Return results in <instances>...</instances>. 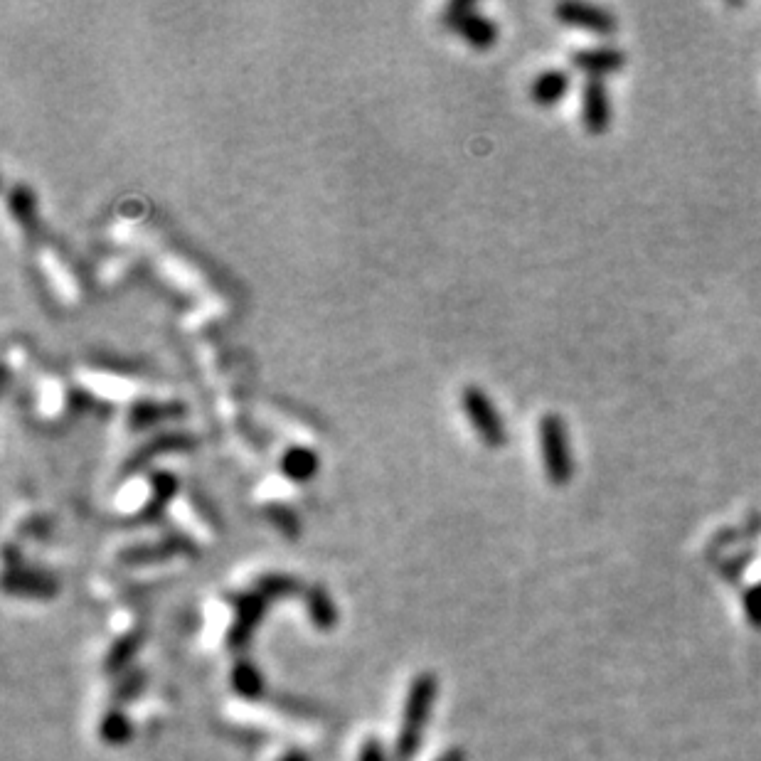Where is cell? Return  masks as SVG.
I'll return each instance as SVG.
<instances>
[{
    "mask_svg": "<svg viewBox=\"0 0 761 761\" xmlns=\"http://www.w3.org/2000/svg\"><path fill=\"white\" fill-rule=\"evenodd\" d=\"M232 688L234 693H239L242 697H259L264 693V678L252 663H237L232 670Z\"/></svg>",
    "mask_w": 761,
    "mask_h": 761,
    "instance_id": "8fae6325",
    "label": "cell"
},
{
    "mask_svg": "<svg viewBox=\"0 0 761 761\" xmlns=\"http://www.w3.org/2000/svg\"><path fill=\"white\" fill-rule=\"evenodd\" d=\"M281 761H308L303 754H289V757H284Z\"/></svg>",
    "mask_w": 761,
    "mask_h": 761,
    "instance_id": "ffe728a7",
    "label": "cell"
},
{
    "mask_svg": "<svg viewBox=\"0 0 761 761\" xmlns=\"http://www.w3.org/2000/svg\"><path fill=\"white\" fill-rule=\"evenodd\" d=\"M8 205L18 222H28L30 217L35 215V198L33 193H30V188H25V185H15V188L10 190Z\"/></svg>",
    "mask_w": 761,
    "mask_h": 761,
    "instance_id": "5bb4252c",
    "label": "cell"
},
{
    "mask_svg": "<svg viewBox=\"0 0 761 761\" xmlns=\"http://www.w3.org/2000/svg\"><path fill=\"white\" fill-rule=\"evenodd\" d=\"M306 609H308V616H311L313 624H316L318 629H323V631H328L335 624V621H338V614H335V604L323 587L308 589Z\"/></svg>",
    "mask_w": 761,
    "mask_h": 761,
    "instance_id": "30bf717a",
    "label": "cell"
},
{
    "mask_svg": "<svg viewBox=\"0 0 761 761\" xmlns=\"http://www.w3.org/2000/svg\"><path fill=\"white\" fill-rule=\"evenodd\" d=\"M439 761H466V754L461 749H449L444 757H439Z\"/></svg>",
    "mask_w": 761,
    "mask_h": 761,
    "instance_id": "d6986e66",
    "label": "cell"
},
{
    "mask_svg": "<svg viewBox=\"0 0 761 761\" xmlns=\"http://www.w3.org/2000/svg\"><path fill=\"white\" fill-rule=\"evenodd\" d=\"M269 510H271L269 518L274 520L276 525H281V528L289 532V535H298V520L289 508H284V505H276V508H269Z\"/></svg>",
    "mask_w": 761,
    "mask_h": 761,
    "instance_id": "e0dca14e",
    "label": "cell"
},
{
    "mask_svg": "<svg viewBox=\"0 0 761 761\" xmlns=\"http://www.w3.org/2000/svg\"><path fill=\"white\" fill-rule=\"evenodd\" d=\"M358 761H390V759H387V749L382 747L380 739H367L363 749H360Z\"/></svg>",
    "mask_w": 761,
    "mask_h": 761,
    "instance_id": "ac0fdd59",
    "label": "cell"
},
{
    "mask_svg": "<svg viewBox=\"0 0 761 761\" xmlns=\"http://www.w3.org/2000/svg\"><path fill=\"white\" fill-rule=\"evenodd\" d=\"M444 23L464 37L473 50H488L498 40V25L466 0H456V3L446 5Z\"/></svg>",
    "mask_w": 761,
    "mask_h": 761,
    "instance_id": "3957f363",
    "label": "cell"
},
{
    "mask_svg": "<svg viewBox=\"0 0 761 761\" xmlns=\"http://www.w3.org/2000/svg\"><path fill=\"white\" fill-rule=\"evenodd\" d=\"M557 20L569 28L587 30V33L596 35H609L616 30L614 15H609L606 10L596 8V5L587 3H562L555 8Z\"/></svg>",
    "mask_w": 761,
    "mask_h": 761,
    "instance_id": "5b68a950",
    "label": "cell"
},
{
    "mask_svg": "<svg viewBox=\"0 0 761 761\" xmlns=\"http://www.w3.org/2000/svg\"><path fill=\"white\" fill-rule=\"evenodd\" d=\"M163 412H175V407H163V404H136L131 409V427H148V424L158 422Z\"/></svg>",
    "mask_w": 761,
    "mask_h": 761,
    "instance_id": "9a60e30c",
    "label": "cell"
},
{
    "mask_svg": "<svg viewBox=\"0 0 761 761\" xmlns=\"http://www.w3.org/2000/svg\"><path fill=\"white\" fill-rule=\"evenodd\" d=\"M582 124L589 133H604L611 124V104L601 79H589L582 89Z\"/></svg>",
    "mask_w": 761,
    "mask_h": 761,
    "instance_id": "8992f818",
    "label": "cell"
},
{
    "mask_svg": "<svg viewBox=\"0 0 761 761\" xmlns=\"http://www.w3.org/2000/svg\"><path fill=\"white\" fill-rule=\"evenodd\" d=\"M259 587H262V592H259L262 596H286L294 594V587H298V584L291 577H286V574H276V577H264L259 582Z\"/></svg>",
    "mask_w": 761,
    "mask_h": 761,
    "instance_id": "2e32d148",
    "label": "cell"
},
{
    "mask_svg": "<svg viewBox=\"0 0 761 761\" xmlns=\"http://www.w3.org/2000/svg\"><path fill=\"white\" fill-rule=\"evenodd\" d=\"M540 454L547 481L555 483V486H564L572 478L574 464L572 454H569L567 427L557 414H545L540 419Z\"/></svg>",
    "mask_w": 761,
    "mask_h": 761,
    "instance_id": "7a4b0ae2",
    "label": "cell"
},
{
    "mask_svg": "<svg viewBox=\"0 0 761 761\" xmlns=\"http://www.w3.org/2000/svg\"><path fill=\"white\" fill-rule=\"evenodd\" d=\"M279 468L289 481L306 483L316 476L318 471V456L313 454L308 446H289V449L281 454Z\"/></svg>",
    "mask_w": 761,
    "mask_h": 761,
    "instance_id": "9c48e42d",
    "label": "cell"
},
{
    "mask_svg": "<svg viewBox=\"0 0 761 761\" xmlns=\"http://www.w3.org/2000/svg\"><path fill=\"white\" fill-rule=\"evenodd\" d=\"M569 92V74L562 69H545L530 84V99L537 106H555Z\"/></svg>",
    "mask_w": 761,
    "mask_h": 761,
    "instance_id": "ba28073f",
    "label": "cell"
},
{
    "mask_svg": "<svg viewBox=\"0 0 761 761\" xmlns=\"http://www.w3.org/2000/svg\"><path fill=\"white\" fill-rule=\"evenodd\" d=\"M131 734L133 729L129 717L121 715V712H111V715H106L104 722H101V737H104V742L124 744L129 742Z\"/></svg>",
    "mask_w": 761,
    "mask_h": 761,
    "instance_id": "4fadbf2b",
    "label": "cell"
},
{
    "mask_svg": "<svg viewBox=\"0 0 761 761\" xmlns=\"http://www.w3.org/2000/svg\"><path fill=\"white\" fill-rule=\"evenodd\" d=\"M262 611H264V596L259 592L252 594V596H242V599H239L237 626H234V638H237V643L244 641V636H247L249 629L257 624L259 616H262Z\"/></svg>",
    "mask_w": 761,
    "mask_h": 761,
    "instance_id": "7c38bea8",
    "label": "cell"
},
{
    "mask_svg": "<svg viewBox=\"0 0 761 761\" xmlns=\"http://www.w3.org/2000/svg\"><path fill=\"white\" fill-rule=\"evenodd\" d=\"M574 67L589 74V79L606 77V74L619 72L626 65V55L614 47H592V50H582L572 57Z\"/></svg>",
    "mask_w": 761,
    "mask_h": 761,
    "instance_id": "52a82bcc",
    "label": "cell"
},
{
    "mask_svg": "<svg viewBox=\"0 0 761 761\" xmlns=\"http://www.w3.org/2000/svg\"><path fill=\"white\" fill-rule=\"evenodd\" d=\"M436 695H439V680H436V675L422 673L414 678L407 702H404L402 729H399L395 747L397 761H412L417 757L424 739V727H427L431 717V707H434Z\"/></svg>",
    "mask_w": 761,
    "mask_h": 761,
    "instance_id": "6da1fadb",
    "label": "cell"
},
{
    "mask_svg": "<svg viewBox=\"0 0 761 761\" xmlns=\"http://www.w3.org/2000/svg\"><path fill=\"white\" fill-rule=\"evenodd\" d=\"M461 404H464L466 419L471 422V427L476 429V434L481 436V441L493 449H500L508 439L505 434V422L498 414V407L491 402V397L476 385L464 387V395H461Z\"/></svg>",
    "mask_w": 761,
    "mask_h": 761,
    "instance_id": "277c9868",
    "label": "cell"
}]
</instances>
